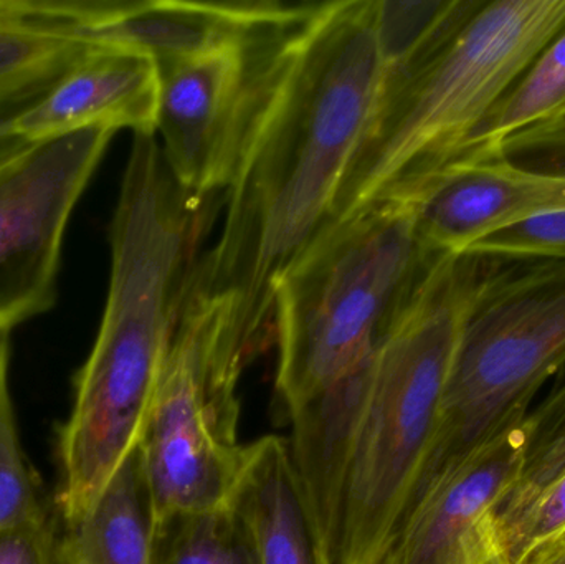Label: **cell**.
Listing matches in <instances>:
<instances>
[{"label":"cell","mask_w":565,"mask_h":564,"mask_svg":"<svg viewBox=\"0 0 565 564\" xmlns=\"http://www.w3.org/2000/svg\"><path fill=\"white\" fill-rule=\"evenodd\" d=\"M488 564H504V562L503 558H501V556H497V558L491 560V562Z\"/></svg>","instance_id":"4316f807"},{"label":"cell","mask_w":565,"mask_h":564,"mask_svg":"<svg viewBox=\"0 0 565 564\" xmlns=\"http://www.w3.org/2000/svg\"><path fill=\"white\" fill-rule=\"evenodd\" d=\"M55 515L0 530V564H53Z\"/></svg>","instance_id":"cb8c5ba5"},{"label":"cell","mask_w":565,"mask_h":564,"mask_svg":"<svg viewBox=\"0 0 565 564\" xmlns=\"http://www.w3.org/2000/svg\"><path fill=\"white\" fill-rule=\"evenodd\" d=\"M78 56L65 65L56 66L43 75L22 83V85L0 92V169L32 146V142L26 141L17 131L20 116L26 109L32 108L62 78L63 73L78 60Z\"/></svg>","instance_id":"603a6c76"},{"label":"cell","mask_w":565,"mask_h":564,"mask_svg":"<svg viewBox=\"0 0 565 564\" xmlns=\"http://www.w3.org/2000/svg\"><path fill=\"white\" fill-rule=\"evenodd\" d=\"M324 3L280 2L245 35L159 66L156 136L179 184L227 192Z\"/></svg>","instance_id":"52a82bcc"},{"label":"cell","mask_w":565,"mask_h":564,"mask_svg":"<svg viewBox=\"0 0 565 564\" xmlns=\"http://www.w3.org/2000/svg\"><path fill=\"white\" fill-rule=\"evenodd\" d=\"M564 25L565 0H445L405 52L382 60L377 102L328 225L455 164Z\"/></svg>","instance_id":"3957f363"},{"label":"cell","mask_w":565,"mask_h":564,"mask_svg":"<svg viewBox=\"0 0 565 564\" xmlns=\"http://www.w3.org/2000/svg\"><path fill=\"white\" fill-rule=\"evenodd\" d=\"M526 564H565V542Z\"/></svg>","instance_id":"d4e9b609"},{"label":"cell","mask_w":565,"mask_h":564,"mask_svg":"<svg viewBox=\"0 0 565 564\" xmlns=\"http://www.w3.org/2000/svg\"><path fill=\"white\" fill-rule=\"evenodd\" d=\"M278 6L280 2L115 0L93 40L139 50L159 68L245 35Z\"/></svg>","instance_id":"5bb4252c"},{"label":"cell","mask_w":565,"mask_h":564,"mask_svg":"<svg viewBox=\"0 0 565 564\" xmlns=\"http://www.w3.org/2000/svg\"><path fill=\"white\" fill-rule=\"evenodd\" d=\"M445 257L422 241L407 199L328 225L275 294V390L286 416L374 357Z\"/></svg>","instance_id":"5b68a950"},{"label":"cell","mask_w":565,"mask_h":564,"mask_svg":"<svg viewBox=\"0 0 565 564\" xmlns=\"http://www.w3.org/2000/svg\"><path fill=\"white\" fill-rule=\"evenodd\" d=\"M497 526L504 564L530 563L564 543L565 472Z\"/></svg>","instance_id":"44dd1931"},{"label":"cell","mask_w":565,"mask_h":564,"mask_svg":"<svg viewBox=\"0 0 565 564\" xmlns=\"http://www.w3.org/2000/svg\"><path fill=\"white\" fill-rule=\"evenodd\" d=\"M493 255H448L372 360L326 543L329 564H379L414 506L437 443L465 311Z\"/></svg>","instance_id":"277c9868"},{"label":"cell","mask_w":565,"mask_h":564,"mask_svg":"<svg viewBox=\"0 0 565 564\" xmlns=\"http://www.w3.org/2000/svg\"><path fill=\"white\" fill-rule=\"evenodd\" d=\"M221 330L218 308L189 295L139 444L154 526L231 507L245 459L242 373L218 351Z\"/></svg>","instance_id":"ba28073f"},{"label":"cell","mask_w":565,"mask_h":564,"mask_svg":"<svg viewBox=\"0 0 565 564\" xmlns=\"http://www.w3.org/2000/svg\"><path fill=\"white\" fill-rule=\"evenodd\" d=\"M526 454L523 470L498 509L507 519L565 472V384L524 419Z\"/></svg>","instance_id":"d6986e66"},{"label":"cell","mask_w":565,"mask_h":564,"mask_svg":"<svg viewBox=\"0 0 565 564\" xmlns=\"http://www.w3.org/2000/svg\"><path fill=\"white\" fill-rule=\"evenodd\" d=\"M152 564H257L231 507L172 517L154 526Z\"/></svg>","instance_id":"ac0fdd59"},{"label":"cell","mask_w":565,"mask_h":564,"mask_svg":"<svg viewBox=\"0 0 565 564\" xmlns=\"http://www.w3.org/2000/svg\"><path fill=\"white\" fill-rule=\"evenodd\" d=\"M524 421L441 467L379 564H488L500 556L498 509L523 470Z\"/></svg>","instance_id":"30bf717a"},{"label":"cell","mask_w":565,"mask_h":564,"mask_svg":"<svg viewBox=\"0 0 565 564\" xmlns=\"http://www.w3.org/2000/svg\"><path fill=\"white\" fill-rule=\"evenodd\" d=\"M564 364L565 260L494 257L461 321L422 489L451 460L526 419Z\"/></svg>","instance_id":"8992f818"},{"label":"cell","mask_w":565,"mask_h":564,"mask_svg":"<svg viewBox=\"0 0 565 564\" xmlns=\"http://www.w3.org/2000/svg\"><path fill=\"white\" fill-rule=\"evenodd\" d=\"M382 75L375 0L326 2L228 185L189 295L221 310L222 351L244 370L275 331L282 274L328 227Z\"/></svg>","instance_id":"6da1fadb"},{"label":"cell","mask_w":565,"mask_h":564,"mask_svg":"<svg viewBox=\"0 0 565 564\" xmlns=\"http://www.w3.org/2000/svg\"><path fill=\"white\" fill-rule=\"evenodd\" d=\"M111 0H0V92L82 55Z\"/></svg>","instance_id":"2e32d148"},{"label":"cell","mask_w":565,"mask_h":564,"mask_svg":"<svg viewBox=\"0 0 565 564\" xmlns=\"http://www.w3.org/2000/svg\"><path fill=\"white\" fill-rule=\"evenodd\" d=\"M10 363L0 366V530L49 519L20 446L9 383Z\"/></svg>","instance_id":"ffe728a7"},{"label":"cell","mask_w":565,"mask_h":564,"mask_svg":"<svg viewBox=\"0 0 565 564\" xmlns=\"http://www.w3.org/2000/svg\"><path fill=\"white\" fill-rule=\"evenodd\" d=\"M511 260H565V211L547 212L494 231L470 251Z\"/></svg>","instance_id":"7402d4cb"},{"label":"cell","mask_w":565,"mask_h":564,"mask_svg":"<svg viewBox=\"0 0 565 564\" xmlns=\"http://www.w3.org/2000/svg\"><path fill=\"white\" fill-rule=\"evenodd\" d=\"M227 194L179 184L156 135H135L109 225L105 313L56 436V490L89 503L138 449L188 304L201 248Z\"/></svg>","instance_id":"7a4b0ae2"},{"label":"cell","mask_w":565,"mask_h":564,"mask_svg":"<svg viewBox=\"0 0 565 564\" xmlns=\"http://www.w3.org/2000/svg\"><path fill=\"white\" fill-rule=\"evenodd\" d=\"M152 543L154 515L138 447L82 519L56 520L53 564H152Z\"/></svg>","instance_id":"9a60e30c"},{"label":"cell","mask_w":565,"mask_h":564,"mask_svg":"<svg viewBox=\"0 0 565 564\" xmlns=\"http://www.w3.org/2000/svg\"><path fill=\"white\" fill-rule=\"evenodd\" d=\"M158 113L154 60L139 50L95 40L20 116L17 131L32 145L92 128L156 135Z\"/></svg>","instance_id":"7c38bea8"},{"label":"cell","mask_w":565,"mask_h":564,"mask_svg":"<svg viewBox=\"0 0 565 564\" xmlns=\"http://www.w3.org/2000/svg\"><path fill=\"white\" fill-rule=\"evenodd\" d=\"M404 199L424 244L435 254L460 255L507 225L565 211V175L483 158L448 166Z\"/></svg>","instance_id":"8fae6325"},{"label":"cell","mask_w":565,"mask_h":564,"mask_svg":"<svg viewBox=\"0 0 565 564\" xmlns=\"http://www.w3.org/2000/svg\"><path fill=\"white\" fill-rule=\"evenodd\" d=\"M231 509L255 563L329 564L285 437L265 436L245 446Z\"/></svg>","instance_id":"4fadbf2b"},{"label":"cell","mask_w":565,"mask_h":564,"mask_svg":"<svg viewBox=\"0 0 565 564\" xmlns=\"http://www.w3.org/2000/svg\"><path fill=\"white\" fill-rule=\"evenodd\" d=\"M565 125V25L477 129L458 162L493 155L518 136ZM454 166V164H451Z\"/></svg>","instance_id":"e0dca14e"},{"label":"cell","mask_w":565,"mask_h":564,"mask_svg":"<svg viewBox=\"0 0 565 564\" xmlns=\"http://www.w3.org/2000/svg\"><path fill=\"white\" fill-rule=\"evenodd\" d=\"M115 131L36 142L0 169V331L52 310L66 228Z\"/></svg>","instance_id":"9c48e42d"},{"label":"cell","mask_w":565,"mask_h":564,"mask_svg":"<svg viewBox=\"0 0 565 564\" xmlns=\"http://www.w3.org/2000/svg\"><path fill=\"white\" fill-rule=\"evenodd\" d=\"M10 363V333L0 331V366Z\"/></svg>","instance_id":"484cf974"}]
</instances>
